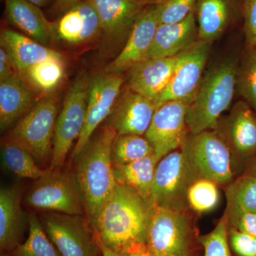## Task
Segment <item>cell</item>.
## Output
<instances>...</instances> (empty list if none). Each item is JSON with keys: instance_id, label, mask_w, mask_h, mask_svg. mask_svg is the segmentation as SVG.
Returning a JSON list of instances; mask_svg holds the SVG:
<instances>
[{"instance_id": "6da1fadb", "label": "cell", "mask_w": 256, "mask_h": 256, "mask_svg": "<svg viewBox=\"0 0 256 256\" xmlns=\"http://www.w3.org/2000/svg\"><path fill=\"white\" fill-rule=\"evenodd\" d=\"M154 208L152 202L136 190L117 184L92 222V228L106 246L127 252L133 245L146 244Z\"/></svg>"}, {"instance_id": "7a4b0ae2", "label": "cell", "mask_w": 256, "mask_h": 256, "mask_svg": "<svg viewBox=\"0 0 256 256\" xmlns=\"http://www.w3.org/2000/svg\"><path fill=\"white\" fill-rule=\"evenodd\" d=\"M117 133L107 124L101 128L73 160L86 215L90 224L112 194L117 183L114 178L111 150Z\"/></svg>"}, {"instance_id": "3957f363", "label": "cell", "mask_w": 256, "mask_h": 256, "mask_svg": "<svg viewBox=\"0 0 256 256\" xmlns=\"http://www.w3.org/2000/svg\"><path fill=\"white\" fill-rule=\"evenodd\" d=\"M238 68V62L234 58H225L204 75L196 95L186 110V122L190 133L213 129L230 107L236 90Z\"/></svg>"}, {"instance_id": "277c9868", "label": "cell", "mask_w": 256, "mask_h": 256, "mask_svg": "<svg viewBox=\"0 0 256 256\" xmlns=\"http://www.w3.org/2000/svg\"><path fill=\"white\" fill-rule=\"evenodd\" d=\"M191 184L208 180L227 186L235 178L239 163L228 144L215 130L188 133L181 148Z\"/></svg>"}, {"instance_id": "5b68a950", "label": "cell", "mask_w": 256, "mask_h": 256, "mask_svg": "<svg viewBox=\"0 0 256 256\" xmlns=\"http://www.w3.org/2000/svg\"><path fill=\"white\" fill-rule=\"evenodd\" d=\"M198 236L184 210L156 206L146 244L156 256H198Z\"/></svg>"}, {"instance_id": "8992f818", "label": "cell", "mask_w": 256, "mask_h": 256, "mask_svg": "<svg viewBox=\"0 0 256 256\" xmlns=\"http://www.w3.org/2000/svg\"><path fill=\"white\" fill-rule=\"evenodd\" d=\"M60 100L54 92L36 101L32 108L12 128L9 134L26 148L38 162H52L56 122Z\"/></svg>"}, {"instance_id": "52a82bcc", "label": "cell", "mask_w": 256, "mask_h": 256, "mask_svg": "<svg viewBox=\"0 0 256 256\" xmlns=\"http://www.w3.org/2000/svg\"><path fill=\"white\" fill-rule=\"evenodd\" d=\"M89 80L90 78L82 74L67 90L56 122L53 153L48 169L63 168L70 148L82 134L86 117Z\"/></svg>"}, {"instance_id": "ba28073f", "label": "cell", "mask_w": 256, "mask_h": 256, "mask_svg": "<svg viewBox=\"0 0 256 256\" xmlns=\"http://www.w3.org/2000/svg\"><path fill=\"white\" fill-rule=\"evenodd\" d=\"M24 202L36 210L86 215L75 175L60 170H47L43 176L35 180L24 197Z\"/></svg>"}, {"instance_id": "9c48e42d", "label": "cell", "mask_w": 256, "mask_h": 256, "mask_svg": "<svg viewBox=\"0 0 256 256\" xmlns=\"http://www.w3.org/2000/svg\"><path fill=\"white\" fill-rule=\"evenodd\" d=\"M43 228L62 256H99L95 232L86 215L42 214Z\"/></svg>"}, {"instance_id": "30bf717a", "label": "cell", "mask_w": 256, "mask_h": 256, "mask_svg": "<svg viewBox=\"0 0 256 256\" xmlns=\"http://www.w3.org/2000/svg\"><path fill=\"white\" fill-rule=\"evenodd\" d=\"M210 44L212 42L198 40L178 54L171 80L154 100L156 106L170 101L191 104L204 77Z\"/></svg>"}, {"instance_id": "8fae6325", "label": "cell", "mask_w": 256, "mask_h": 256, "mask_svg": "<svg viewBox=\"0 0 256 256\" xmlns=\"http://www.w3.org/2000/svg\"><path fill=\"white\" fill-rule=\"evenodd\" d=\"M122 74H96L89 80L86 117L82 134L76 142L70 159L74 160L92 139L100 124L108 118L122 90Z\"/></svg>"}, {"instance_id": "7c38bea8", "label": "cell", "mask_w": 256, "mask_h": 256, "mask_svg": "<svg viewBox=\"0 0 256 256\" xmlns=\"http://www.w3.org/2000/svg\"><path fill=\"white\" fill-rule=\"evenodd\" d=\"M188 104L176 101L164 102L156 108L144 137L154 148L158 162L181 148L190 131L186 126Z\"/></svg>"}, {"instance_id": "4fadbf2b", "label": "cell", "mask_w": 256, "mask_h": 256, "mask_svg": "<svg viewBox=\"0 0 256 256\" xmlns=\"http://www.w3.org/2000/svg\"><path fill=\"white\" fill-rule=\"evenodd\" d=\"M190 184L181 150L172 152L156 165L152 201L156 206L184 210Z\"/></svg>"}, {"instance_id": "5bb4252c", "label": "cell", "mask_w": 256, "mask_h": 256, "mask_svg": "<svg viewBox=\"0 0 256 256\" xmlns=\"http://www.w3.org/2000/svg\"><path fill=\"white\" fill-rule=\"evenodd\" d=\"M213 129L225 140L238 163L248 166L256 156V112L245 100L236 102Z\"/></svg>"}, {"instance_id": "9a60e30c", "label": "cell", "mask_w": 256, "mask_h": 256, "mask_svg": "<svg viewBox=\"0 0 256 256\" xmlns=\"http://www.w3.org/2000/svg\"><path fill=\"white\" fill-rule=\"evenodd\" d=\"M159 24L158 4L148 5L134 22L122 50L106 67V73L122 74L144 60Z\"/></svg>"}, {"instance_id": "2e32d148", "label": "cell", "mask_w": 256, "mask_h": 256, "mask_svg": "<svg viewBox=\"0 0 256 256\" xmlns=\"http://www.w3.org/2000/svg\"><path fill=\"white\" fill-rule=\"evenodd\" d=\"M122 90L108 118L107 124L114 128L118 136H144L158 106L152 99L134 92L128 86Z\"/></svg>"}, {"instance_id": "e0dca14e", "label": "cell", "mask_w": 256, "mask_h": 256, "mask_svg": "<svg viewBox=\"0 0 256 256\" xmlns=\"http://www.w3.org/2000/svg\"><path fill=\"white\" fill-rule=\"evenodd\" d=\"M53 37L70 46L89 43L101 33L100 20L89 0H82L52 22Z\"/></svg>"}, {"instance_id": "ac0fdd59", "label": "cell", "mask_w": 256, "mask_h": 256, "mask_svg": "<svg viewBox=\"0 0 256 256\" xmlns=\"http://www.w3.org/2000/svg\"><path fill=\"white\" fill-rule=\"evenodd\" d=\"M100 20L101 34L109 42L129 36L134 22L148 5L138 0H89Z\"/></svg>"}, {"instance_id": "d6986e66", "label": "cell", "mask_w": 256, "mask_h": 256, "mask_svg": "<svg viewBox=\"0 0 256 256\" xmlns=\"http://www.w3.org/2000/svg\"><path fill=\"white\" fill-rule=\"evenodd\" d=\"M176 62L178 55L141 60L128 70L127 86L154 100L169 84Z\"/></svg>"}, {"instance_id": "ffe728a7", "label": "cell", "mask_w": 256, "mask_h": 256, "mask_svg": "<svg viewBox=\"0 0 256 256\" xmlns=\"http://www.w3.org/2000/svg\"><path fill=\"white\" fill-rule=\"evenodd\" d=\"M198 40V25L194 11L180 22L160 24L146 58L175 56Z\"/></svg>"}, {"instance_id": "44dd1931", "label": "cell", "mask_w": 256, "mask_h": 256, "mask_svg": "<svg viewBox=\"0 0 256 256\" xmlns=\"http://www.w3.org/2000/svg\"><path fill=\"white\" fill-rule=\"evenodd\" d=\"M22 194L16 188H2L0 191V249L10 252L22 244L26 218L22 210Z\"/></svg>"}, {"instance_id": "7402d4cb", "label": "cell", "mask_w": 256, "mask_h": 256, "mask_svg": "<svg viewBox=\"0 0 256 256\" xmlns=\"http://www.w3.org/2000/svg\"><path fill=\"white\" fill-rule=\"evenodd\" d=\"M33 92L20 74L0 82V130L4 132L14 124L34 104Z\"/></svg>"}, {"instance_id": "603a6c76", "label": "cell", "mask_w": 256, "mask_h": 256, "mask_svg": "<svg viewBox=\"0 0 256 256\" xmlns=\"http://www.w3.org/2000/svg\"><path fill=\"white\" fill-rule=\"evenodd\" d=\"M5 14L12 24L32 40L46 46L53 37L52 22L41 8L28 0H4Z\"/></svg>"}, {"instance_id": "cb8c5ba5", "label": "cell", "mask_w": 256, "mask_h": 256, "mask_svg": "<svg viewBox=\"0 0 256 256\" xmlns=\"http://www.w3.org/2000/svg\"><path fill=\"white\" fill-rule=\"evenodd\" d=\"M0 45L6 50L20 75L32 66L60 54L26 35L10 28L1 32Z\"/></svg>"}, {"instance_id": "d4e9b609", "label": "cell", "mask_w": 256, "mask_h": 256, "mask_svg": "<svg viewBox=\"0 0 256 256\" xmlns=\"http://www.w3.org/2000/svg\"><path fill=\"white\" fill-rule=\"evenodd\" d=\"M236 10L235 0H198V40L212 42L220 36L232 22Z\"/></svg>"}, {"instance_id": "484cf974", "label": "cell", "mask_w": 256, "mask_h": 256, "mask_svg": "<svg viewBox=\"0 0 256 256\" xmlns=\"http://www.w3.org/2000/svg\"><path fill=\"white\" fill-rule=\"evenodd\" d=\"M158 162L156 154H153L128 164L116 165L114 172L116 183L132 188L144 198L152 201Z\"/></svg>"}, {"instance_id": "4316f807", "label": "cell", "mask_w": 256, "mask_h": 256, "mask_svg": "<svg viewBox=\"0 0 256 256\" xmlns=\"http://www.w3.org/2000/svg\"><path fill=\"white\" fill-rule=\"evenodd\" d=\"M1 156L5 169L20 178L36 180L47 170L40 168L31 152L9 137L2 142Z\"/></svg>"}, {"instance_id": "83f0119b", "label": "cell", "mask_w": 256, "mask_h": 256, "mask_svg": "<svg viewBox=\"0 0 256 256\" xmlns=\"http://www.w3.org/2000/svg\"><path fill=\"white\" fill-rule=\"evenodd\" d=\"M66 74L65 62L60 54L32 66L21 74L34 88L46 94L54 92Z\"/></svg>"}, {"instance_id": "f1b7e54d", "label": "cell", "mask_w": 256, "mask_h": 256, "mask_svg": "<svg viewBox=\"0 0 256 256\" xmlns=\"http://www.w3.org/2000/svg\"><path fill=\"white\" fill-rule=\"evenodd\" d=\"M226 212L256 213V176L244 173L226 186Z\"/></svg>"}, {"instance_id": "f546056e", "label": "cell", "mask_w": 256, "mask_h": 256, "mask_svg": "<svg viewBox=\"0 0 256 256\" xmlns=\"http://www.w3.org/2000/svg\"><path fill=\"white\" fill-rule=\"evenodd\" d=\"M28 217V238L10 252V256H62L48 238L40 218L34 214Z\"/></svg>"}, {"instance_id": "4dcf8cb0", "label": "cell", "mask_w": 256, "mask_h": 256, "mask_svg": "<svg viewBox=\"0 0 256 256\" xmlns=\"http://www.w3.org/2000/svg\"><path fill=\"white\" fill-rule=\"evenodd\" d=\"M153 154H156L154 148L149 141L138 134H117L111 150L114 166L128 164Z\"/></svg>"}, {"instance_id": "1f68e13d", "label": "cell", "mask_w": 256, "mask_h": 256, "mask_svg": "<svg viewBox=\"0 0 256 256\" xmlns=\"http://www.w3.org/2000/svg\"><path fill=\"white\" fill-rule=\"evenodd\" d=\"M236 90L256 112V47L248 46L237 73Z\"/></svg>"}, {"instance_id": "d6a6232c", "label": "cell", "mask_w": 256, "mask_h": 256, "mask_svg": "<svg viewBox=\"0 0 256 256\" xmlns=\"http://www.w3.org/2000/svg\"><path fill=\"white\" fill-rule=\"evenodd\" d=\"M218 185L208 180H198L188 186L186 200L190 208L197 213L210 212L218 205L220 193Z\"/></svg>"}, {"instance_id": "836d02e7", "label": "cell", "mask_w": 256, "mask_h": 256, "mask_svg": "<svg viewBox=\"0 0 256 256\" xmlns=\"http://www.w3.org/2000/svg\"><path fill=\"white\" fill-rule=\"evenodd\" d=\"M228 217L225 212L215 228L198 240L204 250V256H233L228 242Z\"/></svg>"}, {"instance_id": "e575fe53", "label": "cell", "mask_w": 256, "mask_h": 256, "mask_svg": "<svg viewBox=\"0 0 256 256\" xmlns=\"http://www.w3.org/2000/svg\"><path fill=\"white\" fill-rule=\"evenodd\" d=\"M198 0H163L158 4L160 24H174L185 20L196 9Z\"/></svg>"}, {"instance_id": "d590c367", "label": "cell", "mask_w": 256, "mask_h": 256, "mask_svg": "<svg viewBox=\"0 0 256 256\" xmlns=\"http://www.w3.org/2000/svg\"><path fill=\"white\" fill-rule=\"evenodd\" d=\"M228 242L233 256H256V238L250 234L229 226Z\"/></svg>"}, {"instance_id": "8d00e7d4", "label": "cell", "mask_w": 256, "mask_h": 256, "mask_svg": "<svg viewBox=\"0 0 256 256\" xmlns=\"http://www.w3.org/2000/svg\"><path fill=\"white\" fill-rule=\"evenodd\" d=\"M242 12L248 46L256 47V0H244Z\"/></svg>"}, {"instance_id": "74e56055", "label": "cell", "mask_w": 256, "mask_h": 256, "mask_svg": "<svg viewBox=\"0 0 256 256\" xmlns=\"http://www.w3.org/2000/svg\"><path fill=\"white\" fill-rule=\"evenodd\" d=\"M229 226L250 234L256 238V213L228 212Z\"/></svg>"}, {"instance_id": "f35d334b", "label": "cell", "mask_w": 256, "mask_h": 256, "mask_svg": "<svg viewBox=\"0 0 256 256\" xmlns=\"http://www.w3.org/2000/svg\"><path fill=\"white\" fill-rule=\"evenodd\" d=\"M18 73L6 50L0 46V82H4Z\"/></svg>"}, {"instance_id": "ab89813d", "label": "cell", "mask_w": 256, "mask_h": 256, "mask_svg": "<svg viewBox=\"0 0 256 256\" xmlns=\"http://www.w3.org/2000/svg\"><path fill=\"white\" fill-rule=\"evenodd\" d=\"M130 256H156L146 247V244H138L128 249Z\"/></svg>"}, {"instance_id": "60d3db41", "label": "cell", "mask_w": 256, "mask_h": 256, "mask_svg": "<svg viewBox=\"0 0 256 256\" xmlns=\"http://www.w3.org/2000/svg\"><path fill=\"white\" fill-rule=\"evenodd\" d=\"M82 1V0H56L54 9L57 12L64 13L69 8Z\"/></svg>"}, {"instance_id": "b9f144b4", "label": "cell", "mask_w": 256, "mask_h": 256, "mask_svg": "<svg viewBox=\"0 0 256 256\" xmlns=\"http://www.w3.org/2000/svg\"><path fill=\"white\" fill-rule=\"evenodd\" d=\"M96 237L98 246L100 249L101 256H130L128 252H116V250H112L110 248L106 246L105 244L101 242L98 237L96 236Z\"/></svg>"}, {"instance_id": "7bdbcfd3", "label": "cell", "mask_w": 256, "mask_h": 256, "mask_svg": "<svg viewBox=\"0 0 256 256\" xmlns=\"http://www.w3.org/2000/svg\"><path fill=\"white\" fill-rule=\"evenodd\" d=\"M244 173H246V174L256 176V156L252 159V161L248 164L247 169Z\"/></svg>"}, {"instance_id": "ee69618b", "label": "cell", "mask_w": 256, "mask_h": 256, "mask_svg": "<svg viewBox=\"0 0 256 256\" xmlns=\"http://www.w3.org/2000/svg\"><path fill=\"white\" fill-rule=\"evenodd\" d=\"M28 1L36 5V6H40V8H43V6H46L52 0H28Z\"/></svg>"}, {"instance_id": "f6af8a7d", "label": "cell", "mask_w": 256, "mask_h": 256, "mask_svg": "<svg viewBox=\"0 0 256 256\" xmlns=\"http://www.w3.org/2000/svg\"><path fill=\"white\" fill-rule=\"evenodd\" d=\"M141 2L144 3L146 5L159 4L162 2L163 0H138Z\"/></svg>"}, {"instance_id": "bcb514c9", "label": "cell", "mask_w": 256, "mask_h": 256, "mask_svg": "<svg viewBox=\"0 0 256 256\" xmlns=\"http://www.w3.org/2000/svg\"><path fill=\"white\" fill-rule=\"evenodd\" d=\"M0 256H10V252H1V255Z\"/></svg>"}]
</instances>
